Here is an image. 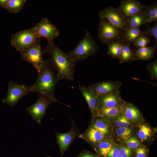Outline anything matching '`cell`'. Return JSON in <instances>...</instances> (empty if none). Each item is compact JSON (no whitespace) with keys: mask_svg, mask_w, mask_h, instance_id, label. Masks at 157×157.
<instances>
[{"mask_svg":"<svg viewBox=\"0 0 157 157\" xmlns=\"http://www.w3.org/2000/svg\"><path fill=\"white\" fill-rule=\"evenodd\" d=\"M45 53H48L60 79L74 80L76 62L55 44L53 40H48Z\"/></svg>","mask_w":157,"mask_h":157,"instance_id":"obj_1","label":"cell"},{"mask_svg":"<svg viewBox=\"0 0 157 157\" xmlns=\"http://www.w3.org/2000/svg\"><path fill=\"white\" fill-rule=\"evenodd\" d=\"M50 59L45 60L38 72L37 79L31 86V92L45 95L56 101L54 95L55 87L60 79Z\"/></svg>","mask_w":157,"mask_h":157,"instance_id":"obj_2","label":"cell"},{"mask_svg":"<svg viewBox=\"0 0 157 157\" xmlns=\"http://www.w3.org/2000/svg\"><path fill=\"white\" fill-rule=\"evenodd\" d=\"M98 46L89 31H86L84 38L72 50L65 52L76 63L82 61L94 55Z\"/></svg>","mask_w":157,"mask_h":157,"instance_id":"obj_3","label":"cell"},{"mask_svg":"<svg viewBox=\"0 0 157 157\" xmlns=\"http://www.w3.org/2000/svg\"><path fill=\"white\" fill-rule=\"evenodd\" d=\"M39 39L37 37L33 27L13 34L10 44L16 51L21 53Z\"/></svg>","mask_w":157,"mask_h":157,"instance_id":"obj_4","label":"cell"},{"mask_svg":"<svg viewBox=\"0 0 157 157\" xmlns=\"http://www.w3.org/2000/svg\"><path fill=\"white\" fill-rule=\"evenodd\" d=\"M97 37L100 41L107 44L116 40H122V32L105 19H99Z\"/></svg>","mask_w":157,"mask_h":157,"instance_id":"obj_5","label":"cell"},{"mask_svg":"<svg viewBox=\"0 0 157 157\" xmlns=\"http://www.w3.org/2000/svg\"><path fill=\"white\" fill-rule=\"evenodd\" d=\"M45 53L44 50L41 48L40 39H39L21 53V56L23 60L29 63L38 72L45 61L42 58L43 55Z\"/></svg>","mask_w":157,"mask_h":157,"instance_id":"obj_6","label":"cell"},{"mask_svg":"<svg viewBox=\"0 0 157 157\" xmlns=\"http://www.w3.org/2000/svg\"><path fill=\"white\" fill-rule=\"evenodd\" d=\"M36 102L33 105L27 107L26 110L32 117V119L40 124L45 116L46 110L49 105L53 102L62 104L59 101L54 100L43 94H38Z\"/></svg>","mask_w":157,"mask_h":157,"instance_id":"obj_7","label":"cell"},{"mask_svg":"<svg viewBox=\"0 0 157 157\" xmlns=\"http://www.w3.org/2000/svg\"><path fill=\"white\" fill-rule=\"evenodd\" d=\"M31 92V86L10 81L8 84L7 96L2 102L10 107L14 106L21 99Z\"/></svg>","mask_w":157,"mask_h":157,"instance_id":"obj_8","label":"cell"},{"mask_svg":"<svg viewBox=\"0 0 157 157\" xmlns=\"http://www.w3.org/2000/svg\"><path fill=\"white\" fill-rule=\"evenodd\" d=\"M99 19H107L122 32L128 27L126 19L119 8L110 6L105 8L99 13Z\"/></svg>","mask_w":157,"mask_h":157,"instance_id":"obj_9","label":"cell"},{"mask_svg":"<svg viewBox=\"0 0 157 157\" xmlns=\"http://www.w3.org/2000/svg\"><path fill=\"white\" fill-rule=\"evenodd\" d=\"M33 27L38 38L44 37L47 40H53L58 37L60 34L56 26L46 17L43 18Z\"/></svg>","mask_w":157,"mask_h":157,"instance_id":"obj_10","label":"cell"},{"mask_svg":"<svg viewBox=\"0 0 157 157\" xmlns=\"http://www.w3.org/2000/svg\"><path fill=\"white\" fill-rule=\"evenodd\" d=\"M122 83L118 81H106L94 83L88 87L97 97L119 91Z\"/></svg>","mask_w":157,"mask_h":157,"instance_id":"obj_11","label":"cell"},{"mask_svg":"<svg viewBox=\"0 0 157 157\" xmlns=\"http://www.w3.org/2000/svg\"><path fill=\"white\" fill-rule=\"evenodd\" d=\"M99 109L110 108L124 104L119 91L110 93L97 97Z\"/></svg>","mask_w":157,"mask_h":157,"instance_id":"obj_12","label":"cell"},{"mask_svg":"<svg viewBox=\"0 0 157 157\" xmlns=\"http://www.w3.org/2000/svg\"><path fill=\"white\" fill-rule=\"evenodd\" d=\"M78 89L86 100L93 116L99 115V101L97 97L88 87L79 85Z\"/></svg>","mask_w":157,"mask_h":157,"instance_id":"obj_13","label":"cell"},{"mask_svg":"<svg viewBox=\"0 0 157 157\" xmlns=\"http://www.w3.org/2000/svg\"><path fill=\"white\" fill-rule=\"evenodd\" d=\"M143 6L135 0H125L121 1L119 7L124 16L126 17L142 12Z\"/></svg>","mask_w":157,"mask_h":157,"instance_id":"obj_14","label":"cell"},{"mask_svg":"<svg viewBox=\"0 0 157 157\" xmlns=\"http://www.w3.org/2000/svg\"><path fill=\"white\" fill-rule=\"evenodd\" d=\"M77 135L76 131L73 129L72 127L69 132L66 133H56V137L60 148L61 157L62 156Z\"/></svg>","mask_w":157,"mask_h":157,"instance_id":"obj_15","label":"cell"},{"mask_svg":"<svg viewBox=\"0 0 157 157\" xmlns=\"http://www.w3.org/2000/svg\"><path fill=\"white\" fill-rule=\"evenodd\" d=\"M105 136L94 128L90 126L79 137L90 144H95L103 139Z\"/></svg>","mask_w":157,"mask_h":157,"instance_id":"obj_16","label":"cell"},{"mask_svg":"<svg viewBox=\"0 0 157 157\" xmlns=\"http://www.w3.org/2000/svg\"><path fill=\"white\" fill-rule=\"evenodd\" d=\"M144 35L148 36L144 31L140 28L127 27L122 32V38L125 42L133 44L138 38Z\"/></svg>","mask_w":157,"mask_h":157,"instance_id":"obj_17","label":"cell"},{"mask_svg":"<svg viewBox=\"0 0 157 157\" xmlns=\"http://www.w3.org/2000/svg\"><path fill=\"white\" fill-rule=\"evenodd\" d=\"M157 45L153 47L148 46L138 48L134 52L135 60H149L154 57Z\"/></svg>","mask_w":157,"mask_h":157,"instance_id":"obj_18","label":"cell"},{"mask_svg":"<svg viewBox=\"0 0 157 157\" xmlns=\"http://www.w3.org/2000/svg\"><path fill=\"white\" fill-rule=\"evenodd\" d=\"M124 41L120 40L112 42L107 44V53L113 59H118L121 54Z\"/></svg>","mask_w":157,"mask_h":157,"instance_id":"obj_19","label":"cell"},{"mask_svg":"<svg viewBox=\"0 0 157 157\" xmlns=\"http://www.w3.org/2000/svg\"><path fill=\"white\" fill-rule=\"evenodd\" d=\"M124 104L117 107L99 109V115L104 117L112 118L118 117L124 113Z\"/></svg>","mask_w":157,"mask_h":157,"instance_id":"obj_20","label":"cell"},{"mask_svg":"<svg viewBox=\"0 0 157 157\" xmlns=\"http://www.w3.org/2000/svg\"><path fill=\"white\" fill-rule=\"evenodd\" d=\"M142 13L146 24L149 23L153 21L157 22V2H155L149 6H143Z\"/></svg>","mask_w":157,"mask_h":157,"instance_id":"obj_21","label":"cell"},{"mask_svg":"<svg viewBox=\"0 0 157 157\" xmlns=\"http://www.w3.org/2000/svg\"><path fill=\"white\" fill-rule=\"evenodd\" d=\"M130 44L124 42L121 54L118 58L120 63H127L135 60L134 52L131 48Z\"/></svg>","mask_w":157,"mask_h":157,"instance_id":"obj_22","label":"cell"},{"mask_svg":"<svg viewBox=\"0 0 157 157\" xmlns=\"http://www.w3.org/2000/svg\"><path fill=\"white\" fill-rule=\"evenodd\" d=\"M128 27L140 28L142 25L146 24L143 14L142 12L135 15L126 18Z\"/></svg>","mask_w":157,"mask_h":157,"instance_id":"obj_23","label":"cell"},{"mask_svg":"<svg viewBox=\"0 0 157 157\" xmlns=\"http://www.w3.org/2000/svg\"><path fill=\"white\" fill-rule=\"evenodd\" d=\"M124 113L129 119L136 121L140 118L141 114L139 110L135 106L130 104L124 105Z\"/></svg>","mask_w":157,"mask_h":157,"instance_id":"obj_24","label":"cell"},{"mask_svg":"<svg viewBox=\"0 0 157 157\" xmlns=\"http://www.w3.org/2000/svg\"><path fill=\"white\" fill-rule=\"evenodd\" d=\"M26 0H7L4 8L10 13H18L24 6Z\"/></svg>","mask_w":157,"mask_h":157,"instance_id":"obj_25","label":"cell"},{"mask_svg":"<svg viewBox=\"0 0 157 157\" xmlns=\"http://www.w3.org/2000/svg\"><path fill=\"white\" fill-rule=\"evenodd\" d=\"M97 152L100 157H106L112 144L108 141L103 139L97 144Z\"/></svg>","mask_w":157,"mask_h":157,"instance_id":"obj_26","label":"cell"},{"mask_svg":"<svg viewBox=\"0 0 157 157\" xmlns=\"http://www.w3.org/2000/svg\"><path fill=\"white\" fill-rule=\"evenodd\" d=\"M90 126L94 128L105 135L108 132V125L101 119H97Z\"/></svg>","mask_w":157,"mask_h":157,"instance_id":"obj_27","label":"cell"},{"mask_svg":"<svg viewBox=\"0 0 157 157\" xmlns=\"http://www.w3.org/2000/svg\"><path fill=\"white\" fill-rule=\"evenodd\" d=\"M151 133V129L149 127L146 125H142L140 126L138 136L140 139L144 140L150 137Z\"/></svg>","mask_w":157,"mask_h":157,"instance_id":"obj_28","label":"cell"},{"mask_svg":"<svg viewBox=\"0 0 157 157\" xmlns=\"http://www.w3.org/2000/svg\"><path fill=\"white\" fill-rule=\"evenodd\" d=\"M149 73L151 80H156L157 79V60L149 63L146 66Z\"/></svg>","mask_w":157,"mask_h":157,"instance_id":"obj_29","label":"cell"},{"mask_svg":"<svg viewBox=\"0 0 157 157\" xmlns=\"http://www.w3.org/2000/svg\"><path fill=\"white\" fill-rule=\"evenodd\" d=\"M147 35H144L138 38L133 43L137 48L147 47L150 42Z\"/></svg>","mask_w":157,"mask_h":157,"instance_id":"obj_30","label":"cell"},{"mask_svg":"<svg viewBox=\"0 0 157 157\" xmlns=\"http://www.w3.org/2000/svg\"><path fill=\"white\" fill-rule=\"evenodd\" d=\"M116 133L120 138L125 140L130 138L132 131L128 127L119 128L117 129Z\"/></svg>","mask_w":157,"mask_h":157,"instance_id":"obj_31","label":"cell"},{"mask_svg":"<svg viewBox=\"0 0 157 157\" xmlns=\"http://www.w3.org/2000/svg\"><path fill=\"white\" fill-rule=\"evenodd\" d=\"M115 124L119 128L127 127L130 125V122L124 115L122 114L117 117Z\"/></svg>","mask_w":157,"mask_h":157,"instance_id":"obj_32","label":"cell"},{"mask_svg":"<svg viewBox=\"0 0 157 157\" xmlns=\"http://www.w3.org/2000/svg\"><path fill=\"white\" fill-rule=\"evenodd\" d=\"M124 142L130 148H136L141 145L139 141L134 137H130L125 140Z\"/></svg>","mask_w":157,"mask_h":157,"instance_id":"obj_33","label":"cell"},{"mask_svg":"<svg viewBox=\"0 0 157 157\" xmlns=\"http://www.w3.org/2000/svg\"><path fill=\"white\" fill-rule=\"evenodd\" d=\"M147 35L149 36H153L156 40V43L157 41V24L156 22V24L153 26L148 27L144 31Z\"/></svg>","mask_w":157,"mask_h":157,"instance_id":"obj_34","label":"cell"},{"mask_svg":"<svg viewBox=\"0 0 157 157\" xmlns=\"http://www.w3.org/2000/svg\"><path fill=\"white\" fill-rule=\"evenodd\" d=\"M119 153L122 157H131V149L127 146L121 147L119 149Z\"/></svg>","mask_w":157,"mask_h":157,"instance_id":"obj_35","label":"cell"},{"mask_svg":"<svg viewBox=\"0 0 157 157\" xmlns=\"http://www.w3.org/2000/svg\"><path fill=\"white\" fill-rule=\"evenodd\" d=\"M119 155V149L116 145L113 144L106 157H117Z\"/></svg>","mask_w":157,"mask_h":157,"instance_id":"obj_36","label":"cell"},{"mask_svg":"<svg viewBox=\"0 0 157 157\" xmlns=\"http://www.w3.org/2000/svg\"><path fill=\"white\" fill-rule=\"evenodd\" d=\"M135 153L137 156L139 157H147V153L145 148H139L136 149Z\"/></svg>","mask_w":157,"mask_h":157,"instance_id":"obj_37","label":"cell"},{"mask_svg":"<svg viewBox=\"0 0 157 157\" xmlns=\"http://www.w3.org/2000/svg\"><path fill=\"white\" fill-rule=\"evenodd\" d=\"M79 157H95L93 155L88 153H84L81 154Z\"/></svg>","mask_w":157,"mask_h":157,"instance_id":"obj_38","label":"cell"},{"mask_svg":"<svg viewBox=\"0 0 157 157\" xmlns=\"http://www.w3.org/2000/svg\"><path fill=\"white\" fill-rule=\"evenodd\" d=\"M7 0H0V6L5 8Z\"/></svg>","mask_w":157,"mask_h":157,"instance_id":"obj_39","label":"cell"},{"mask_svg":"<svg viewBox=\"0 0 157 157\" xmlns=\"http://www.w3.org/2000/svg\"><path fill=\"white\" fill-rule=\"evenodd\" d=\"M117 157H122L119 155H118Z\"/></svg>","mask_w":157,"mask_h":157,"instance_id":"obj_40","label":"cell"},{"mask_svg":"<svg viewBox=\"0 0 157 157\" xmlns=\"http://www.w3.org/2000/svg\"><path fill=\"white\" fill-rule=\"evenodd\" d=\"M47 157H50V156H47Z\"/></svg>","mask_w":157,"mask_h":157,"instance_id":"obj_41","label":"cell"},{"mask_svg":"<svg viewBox=\"0 0 157 157\" xmlns=\"http://www.w3.org/2000/svg\"><path fill=\"white\" fill-rule=\"evenodd\" d=\"M136 157H139L137 156Z\"/></svg>","mask_w":157,"mask_h":157,"instance_id":"obj_42","label":"cell"}]
</instances>
